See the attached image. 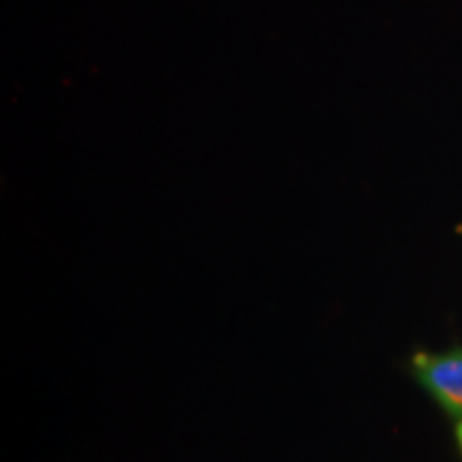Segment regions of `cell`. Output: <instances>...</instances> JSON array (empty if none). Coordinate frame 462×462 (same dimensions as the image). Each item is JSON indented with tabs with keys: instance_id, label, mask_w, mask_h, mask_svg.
<instances>
[{
	"instance_id": "cell-2",
	"label": "cell",
	"mask_w": 462,
	"mask_h": 462,
	"mask_svg": "<svg viewBox=\"0 0 462 462\" xmlns=\"http://www.w3.org/2000/svg\"><path fill=\"white\" fill-rule=\"evenodd\" d=\"M456 437H458V443H460V449H462V421L458 424V430H456Z\"/></svg>"
},
{
	"instance_id": "cell-1",
	"label": "cell",
	"mask_w": 462,
	"mask_h": 462,
	"mask_svg": "<svg viewBox=\"0 0 462 462\" xmlns=\"http://www.w3.org/2000/svg\"><path fill=\"white\" fill-rule=\"evenodd\" d=\"M415 377L449 415L462 418V351L448 354H415Z\"/></svg>"
}]
</instances>
